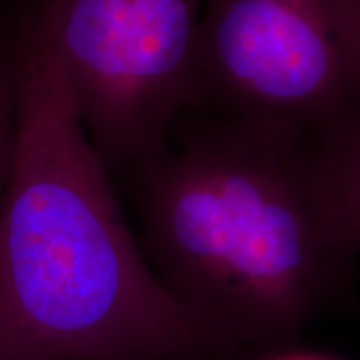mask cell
<instances>
[{
    "label": "cell",
    "instance_id": "6",
    "mask_svg": "<svg viewBox=\"0 0 360 360\" xmlns=\"http://www.w3.org/2000/svg\"><path fill=\"white\" fill-rule=\"evenodd\" d=\"M267 360H334L327 357H317V355H281V357H270Z\"/></svg>",
    "mask_w": 360,
    "mask_h": 360
},
{
    "label": "cell",
    "instance_id": "2",
    "mask_svg": "<svg viewBox=\"0 0 360 360\" xmlns=\"http://www.w3.org/2000/svg\"><path fill=\"white\" fill-rule=\"evenodd\" d=\"M0 192V360H170L209 349L130 231L60 57L24 13Z\"/></svg>",
    "mask_w": 360,
    "mask_h": 360
},
{
    "label": "cell",
    "instance_id": "7",
    "mask_svg": "<svg viewBox=\"0 0 360 360\" xmlns=\"http://www.w3.org/2000/svg\"><path fill=\"white\" fill-rule=\"evenodd\" d=\"M210 352H212V350L204 349V350H199V352H193V354H188V355H182V357L170 359V360H209Z\"/></svg>",
    "mask_w": 360,
    "mask_h": 360
},
{
    "label": "cell",
    "instance_id": "4",
    "mask_svg": "<svg viewBox=\"0 0 360 360\" xmlns=\"http://www.w3.org/2000/svg\"><path fill=\"white\" fill-rule=\"evenodd\" d=\"M204 7L202 102L294 120L360 109V0H205Z\"/></svg>",
    "mask_w": 360,
    "mask_h": 360
},
{
    "label": "cell",
    "instance_id": "1",
    "mask_svg": "<svg viewBox=\"0 0 360 360\" xmlns=\"http://www.w3.org/2000/svg\"><path fill=\"white\" fill-rule=\"evenodd\" d=\"M129 172L143 255L209 349L283 344L349 278L360 110L294 120L204 102Z\"/></svg>",
    "mask_w": 360,
    "mask_h": 360
},
{
    "label": "cell",
    "instance_id": "3",
    "mask_svg": "<svg viewBox=\"0 0 360 360\" xmlns=\"http://www.w3.org/2000/svg\"><path fill=\"white\" fill-rule=\"evenodd\" d=\"M205 0H30L25 13L64 65L103 165L130 170L164 150L180 114L204 98Z\"/></svg>",
    "mask_w": 360,
    "mask_h": 360
},
{
    "label": "cell",
    "instance_id": "8",
    "mask_svg": "<svg viewBox=\"0 0 360 360\" xmlns=\"http://www.w3.org/2000/svg\"><path fill=\"white\" fill-rule=\"evenodd\" d=\"M2 30H0V57H2Z\"/></svg>",
    "mask_w": 360,
    "mask_h": 360
},
{
    "label": "cell",
    "instance_id": "5",
    "mask_svg": "<svg viewBox=\"0 0 360 360\" xmlns=\"http://www.w3.org/2000/svg\"><path fill=\"white\" fill-rule=\"evenodd\" d=\"M13 143V94L8 57H0V192L6 184Z\"/></svg>",
    "mask_w": 360,
    "mask_h": 360
}]
</instances>
